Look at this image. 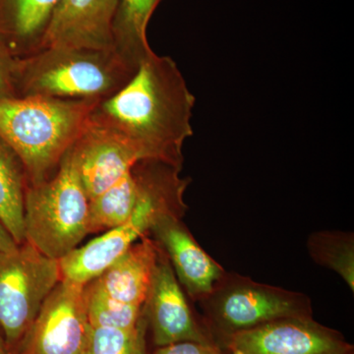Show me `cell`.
<instances>
[{
    "label": "cell",
    "instance_id": "cell-24",
    "mask_svg": "<svg viewBox=\"0 0 354 354\" xmlns=\"http://www.w3.org/2000/svg\"><path fill=\"white\" fill-rule=\"evenodd\" d=\"M19 245L0 221V253L8 252Z\"/></svg>",
    "mask_w": 354,
    "mask_h": 354
},
{
    "label": "cell",
    "instance_id": "cell-18",
    "mask_svg": "<svg viewBox=\"0 0 354 354\" xmlns=\"http://www.w3.org/2000/svg\"><path fill=\"white\" fill-rule=\"evenodd\" d=\"M132 169L88 201V234L120 227L132 215L138 201V184Z\"/></svg>",
    "mask_w": 354,
    "mask_h": 354
},
{
    "label": "cell",
    "instance_id": "cell-14",
    "mask_svg": "<svg viewBox=\"0 0 354 354\" xmlns=\"http://www.w3.org/2000/svg\"><path fill=\"white\" fill-rule=\"evenodd\" d=\"M158 254L155 242L144 237L91 283L113 299L144 306Z\"/></svg>",
    "mask_w": 354,
    "mask_h": 354
},
{
    "label": "cell",
    "instance_id": "cell-4",
    "mask_svg": "<svg viewBox=\"0 0 354 354\" xmlns=\"http://www.w3.org/2000/svg\"><path fill=\"white\" fill-rule=\"evenodd\" d=\"M137 69L114 50L44 48L18 57L17 95L102 101L124 87Z\"/></svg>",
    "mask_w": 354,
    "mask_h": 354
},
{
    "label": "cell",
    "instance_id": "cell-5",
    "mask_svg": "<svg viewBox=\"0 0 354 354\" xmlns=\"http://www.w3.org/2000/svg\"><path fill=\"white\" fill-rule=\"evenodd\" d=\"M88 199L71 148L46 180L27 184L25 242L53 260H62L88 234Z\"/></svg>",
    "mask_w": 354,
    "mask_h": 354
},
{
    "label": "cell",
    "instance_id": "cell-10",
    "mask_svg": "<svg viewBox=\"0 0 354 354\" xmlns=\"http://www.w3.org/2000/svg\"><path fill=\"white\" fill-rule=\"evenodd\" d=\"M144 312L158 348L179 342L211 344L192 315L171 263L160 251Z\"/></svg>",
    "mask_w": 354,
    "mask_h": 354
},
{
    "label": "cell",
    "instance_id": "cell-13",
    "mask_svg": "<svg viewBox=\"0 0 354 354\" xmlns=\"http://www.w3.org/2000/svg\"><path fill=\"white\" fill-rule=\"evenodd\" d=\"M118 2V0H62L44 36L41 50H113L111 22Z\"/></svg>",
    "mask_w": 354,
    "mask_h": 354
},
{
    "label": "cell",
    "instance_id": "cell-9",
    "mask_svg": "<svg viewBox=\"0 0 354 354\" xmlns=\"http://www.w3.org/2000/svg\"><path fill=\"white\" fill-rule=\"evenodd\" d=\"M243 354H348L351 346L310 317H290L230 335Z\"/></svg>",
    "mask_w": 354,
    "mask_h": 354
},
{
    "label": "cell",
    "instance_id": "cell-23",
    "mask_svg": "<svg viewBox=\"0 0 354 354\" xmlns=\"http://www.w3.org/2000/svg\"><path fill=\"white\" fill-rule=\"evenodd\" d=\"M153 354H220L212 344L196 342H179L160 346Z\"/></svg>",
    "mask_w": 354,
    "mask_h": 354
},
{
    "label": "cell",
    "instance_id": "cell-1",
    "mask_svg": "<svg viewBox=\"0 0 354 354\" xmlns=\"http://www.w3.org/2000/svg\"><path fill=\"white\" fill-rule=\"evenodd\" d=\"M194 106L176 62L153 51L124 87L95 104L88 122L120 139L139 160L181 169Z\"/></svg>",
    "mask_w": 354,
    "mask_h": 354
},
{
    "label": "cell",
    "instance_id": "cell-19",
    "mask_svg": "<svg viewBox=\"0 0 354 354\" xmlns=\"http://www.w3.org/2000/svg\"><path fill=\"white\" fill-rule=\"evenodd\" d=\"M84 297L91 327L131 330L144 316V306L113 299L91 283L84 286Z\"/></svg>",
    "mask_w": 354,
    "mask_h": 354
},
{
    "label": "cell",
    "instance_id": "cell-26",
    "mask_svg": "<svg viewBox=\"0 0 354 354\" xmlns=\"http://www.w3.org/2000/svg\"><path fill=\"white\" fill-rule=\"evenodd\" d=\"M1 354H17V353H15V351H9V349H6V351H3Z\"/></svg>",
    "mask_w": 354,
    "mask_h": 354
},
{
    "label": "cell",
    "instance_id": "cell-6",
    "mask_svg": "<svg viewBox=\"0 0 354 354\" xmlns=\"http://www.w3.org/2000/svg\"><path fill=\"white\" fill-rule=\"evenodd\" d=\"M60 281L59 261L27 242L0 253V330L7 349L17 351Z\"/></svg>",
    "mask_w": 354,
    "mask_h": 354
},
{
    "label": "cell",
    "instance_id": "cell-11",
    "mask_svg": "<svg viewBox=\"0 0 354 354\" xmlns=\"http://www.w3.org/2000/svg\"><path fill=\"white\" fill-rule=\"evenodd\" d=\"M176 213L162 214L153 221L157 243L171 260L172 269L191 297H208L223 278L220 265L197 243Z\"/></svg>",
    "mask_w": 354,
    "mask_h": 354
},
{
    "label": "cell",
    "instance_id": "cell-15",
    "mask_svg": "<svg viewBox=\"0 0 354 354\" xmlns=\"http://www.w3.org/2000/svg\"><path fill=\"white\" fill-rule=\"evenodd\" d=\"M62 0H0V43L15 57L41 50Z\"/></svg>",
    "mask_w": 354,
    "mask_h": 354
},
{
    "label": "cell",
    "instance_id": "cell-3",
    "mask_svg": "<svg viewBox=\"0 0 354 354\" xmlns=\"http://www.w3.org/2000/svg\"><path fill=\"white\" fill-rule=\"evenodd\" d=\"M132 171L138 184V201L132 215L120 227L77 247L59 260L62 281L88 285L150 232L158 216L167 213L183 215L187 181L179 177V169L162 162L141 160Z\"/></svg>",
    "mask_w": 354,
    "mask_h": 354
},
{
    "label": "cell",
    "instance_id": "cell-8",
    "mask_svg": "<svg viewBox=\"0 0 354 354\" xmlns=\"http://www.w3.org/2000/svg\"><path fill=\"white\" fill-rule=\"evenodd\" d=\"M84 286L60 281L15 353L85 354L91 325Z\"/></svg>",
    "mask_w": 354,
    "mask_h": 354
},
{
    "label": "cell",
    "instance_id": "cell-2",
    "mask_svg": "<svg viewBox=\"0 0 354 354\" xmlns=\"http://www.w3.org/2000/svg\"><path fill=\"white\" fill-rule=\"evenodd\" d=\"M99 102L46 97L0 99V139L19 158L27 184L53 176Z\"/></svg>",
    "mask_w": 354,
    "mask_h": 354
},
{
    "label": "cell",
    "instance_id": "cell-25",
    "mask_svg": "<svg viewBox=\"0 0 354 354\" xmlns=\"http://www.w3.org/2000/svg\"><path fill=\"white\" fill-rule=\"evenodd\" d=\"M6 348V341H4L3 335H2L1 330H0V354L3 353Z\"/></svg>",
    "mask_w": 354,
    "mask_h": 354
},
{
    "label": "cell",
    "instance_id": "cell-12",
    "mask_svg": "<svg viewBox=\"0 0 354 354\" xmlns=\"http://www.w3.org/2000/svg\"><path fill=\"white\" fill-rule=\"evenodd\" d=\"M71 153L88 201L109 189L140 162L129 147L88 121L71 147Z\"/></svg>",
    "mask_w": 354,
    "mask_h": 354
},
{
    "label": "cell",
    "instance_id": "cell-22",
    "mask_svg": "<svg viewBox=\"0 0 354 354\" xmlns=\"http://www.w3.org/2000/svg\"><path fill=\"white\" fill-rule=\"evenodd\" d=\"M17 67L18 57L0 43V99L18 97Z\"/></svg>",
    "mask_w": 354,
    "mask_h": 354
},
{
    "label": "cell",
    "instance_id": "cell-27",
    "mask_svg": "<svg viewBox=\"0 0 354 354\" xmlns=\"http://www.w3.org/2000/svg\"><path fill=\"white\" fill-rule=\"evenodd\" d=\"M234 354H243L241 351H236V349H234Z\"/></svg>",
    "mask_w": 354,
    "mask_h": 354
},
{
    "label": "cell",
    "instance_id": "cell-7",
    "mask_svg": "<svg viewBox=\"0 0 354 354\" xmlns=\"http://www.w3.org/2000/svg\"><path fill=\"white\" fill-rule=\"evenodd\" d=\"M212 318L228 335L290 317H309L302 295L239 278L214 288L208 295Z\"/></svg>",
    "mask_w": 354,
    "mask_h": 354
},
{
    "label": "cell",
    "instance_id": "cell-17",
    "mask_svg": "<svg viewBox=\"0 0 354 354\" xmlns=\"http://www.w3.org/2000/svg\"><path fill=\"white\" fill-rule=\"evenodd\" d=\"M27 177L19 158L0 139V221L18 244L25 242Z\"/></svg>",
    "mask_w": 354,
    "mask_h": 354
},
{
    "label": "cell",
    "instance_id": "cell-16",
    "mask_svg": "<svg viewBox=\"0 0 354 354\" xmlns=\"http://www.w3.org/2000/svg\"><path fill=\"white\" fill-rule=\"evenodd\" d=\"M162 0H118L111 22L113 48L128 64L138 68L152 48L147 27Z\"/></svg>",
    "mask_w": 354,
    "mask_h": 354
},
{
    "label": "cell",
    "instance_id": "cell-20",
    "mask_svg": "<svg viewBox=\"0 0 354 354\" xmlns=\"http://www.w3.org/2000/svg\"><path fill=\"white\" fill-rule=\"evenodd\" d=\"M312 257L334 270L354 290V250L353 237L337 232H320L309 241Z\"/></svg>",
    "mask_w": 354,
    "mask_h": 354
},
{
    "label": "cell",
    "instance_id": "cell-21",
    "mask_svg": "<svg viewBox=\"0 0 354 354\" xmlns=\"http://www.w3.org/2000/svg\"><path fill=\"white\" fill-rule=\"evenodd\" d=\"M147 328L145 312L134 329L91 327L85 354H148Z\"/></svg>",
    "mask_w": 354,
    "mask_h": 354
}]
</instances>
